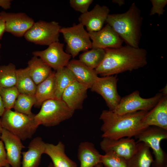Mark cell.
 Returning <instances> with one entry per match:
<instances>
[{"label":"cell","mask_w":167,"mask_h":167,"mask_svg":"<svg viewBox=\"0 0 167 167\" xmlns=\"http://www.w3.org/2000/svg\"><path fill=\"white\" fill-rule=\"evenodd\" d=\"M93 2L92 0H70L69 2L71 7L82 14L88 11V8Z\"/></svg>","instance_id":"obj_33"},{"label":"cell","mask_w":167,"mask_h":167,"mask_svg":"<svg viewBox=\"0 0 167 167\" xmlns=\"http://www.w3.org/2000/svg\"><path fill=\"white\" fill-rule=\"evenodd\" d=\"M19 93L15 86L7 88H0V94L5 110L13 108Z\"/></svg>","instance_id":"obj_31"},{"label":"cell","mask_w":167,"mask_h":167,"mask_svg":"<svg viewBox=\"0 0 167 167\" xmlns=\"http://www.w3.org/2000/svg\"><path fill=\"white\" fill-rule=\"evenodd\" d=\"M0 138L4 144L7 159L10 165L12 167H21L22 150L25 148L21 140L3 128Z\"/></svg>","instance_id":"obj_15"},{"label":"cell","mask_w":167,"mask_h":167,"mask_svg":"<svg viewBox=\"0 0 167 167\" xmlns=\"http://www.w3.org/2000/svg\"><path fill=\"white\" fill-rule=\"evenodd\" d=\"M11 0H0V6L5 10H7L11 7Z\"/></svg>","instance_id":"obj_36"},{"label":"cell","mask_w":167,"mask_h":167,"mask_svg":"<svg viewBox=\"0 0 167 167\" xmlns=\"http://www.w3.org/2000/svg\"><path fill=\"white\" fill-rule=\"evenodd\" d=\"M109 12L107 6L96 4L91 11L80 15L79 23L86 27L88 32L99 31L102 28Z\"/></svg>","instance_id":"obj_16"},{"label":"cell","mask_w":167,"mask_h":167,"mask_svg":"<svg viewBox=\"0 0 167 167\" xmlns=\"http://www.w3.org/2000/svg\"><path fill=\"white\" fill-rule=\"evenodd\" d=\"M66 67L73 73L78 82L87 86L89 88L98 77L95 70L88 67L79 60L70 61Z\"/></svg>","instance_id":"obj_20"},{"label":"cell","mask_w":167,"mask_h":167,"mask_svg":"<svg viewBox=\"0 0 167 167\" xmlns=\"http://www.w3.org/2000/svg\"><path fill=\"white\" fill-rule=\"evenodd\" d=\"M147 126H154L167 130V96H163L157 104L144 117Z\"/></svg>","instance_id":"obj_18"},{"label":"cell","mask_w":167,"mask_h":167,"mask_svg":"<svg viewBox=\"0 0 167 167\" xmlns=\"http://www.w3.org/2000/svg\"><path fill=\"white\" fill-rule=\"evenodd\" d=\"M0 16L5 21V32L18 37L24 36L35 23L32 18L23 12L2 11Z\"/></svg>","instance_id":"obj_12"},{"label":"cell","mask_w":167,"mask_h":167,"mask_svg":"<svg viewBox=\"0 0 167 167\" xmlns=\"http://www.w3.org/2000/svg\"><path fill=\"white\" fill-rule=\"evenodd\" d=\"M142 20L140 10L134 2L125 13L109 14L105 22L127 45L138 48L142 36Z\"/></svg>","instance_id":"obj_3"},{"label":"cell","mask_w":167,"mask_h":167,"mask_svg":"<svg viewBox=\"0 0 167 167\" xmlns=\"http://www.w3.org/2000/svg\"><path fill=\"white\" fill-rule=\"evenodd\" d=\"M89 87L76 80L69 85L64 91L61 99L71 109H82L83 103L86 98Z\"/></svg>","instance_id":"obj_17"},{"label":"cell","mask_w":167,"mask_h":167,"mask_svg":"<svg viewBox=\"0 0 167 167\" xmlns=\"http://www.w3.org/2000/svg\"><path fill=\"white\" fill-rule=\"evenodd\" d=\"M101 155L92 143L88 142H81L78 151L80 167H93L101 163Z\"/></svg>","instance_id":"obj_23"},{"label":"cell","mask_w":167,"mask_h":167,"mask_svg":"<svg viewBox=\"0 0 167 167\" xmlns=\"http://www.w3.org/2000/svg\"><path fill=\"white\" fill-rule=\"evenodd\" d=\"M15 86L20 93L35 95L36 85L30 76L27 67L16 69Z\"/></svg>","instance_id":"obj_27"},{"label":"cell","mask_w":167,"mask_h":167,"mask_svg":"<svg viewBox=\"0 0 167 167\" xmlns=\"http://www.w3.org/2000/svg\"><path fill=\"white\" fill-rule=\"evenodd\" d=\"M93 167H103V165L101 163H100Z\"/></svg>","instance_id":"obj_41"},{"label":"cell","mask_w":167,"mask_h":167,"mask_svg":"<svg viewBox=\"0 0 167 167\" xmlns=\"http://www.w3.org/2000/svg\"><path fill=\"white\" fill-rule=\"evenodd\" d=\"M88 32L92 41V48L105 49L122 46L123 40L108 24L99 31Z\"/></svg>","instance_id":"obj_14"},{"label":"cell","mask_w":167,"mask_h":167,"mask_svg":"<svg viewBox=\"0 0 167 167\" xmlns=\"http://www.w3.org/2000/svg\"><path fill=\"white\" fill-rule=\"evenodd\" d=\"M36 102L35 107L40 108L45 101L56 99L54 72L46 79L36 85L35 94Z\"/></svg>","instance_id":"obj_25"},{"label":"cell","mask_w":167,"mask_h":167,"mask_svg":"<svg viewBox=\"0 0 167 167\" xmlns=\"http://www.w3.org/2000/svg\"><path fill=\"white\" fill-rule=\"evenodd\" d=\"M105 55V49L92 48L81 54L79 60L89 68L95 70L101 63Z\"/></svg>","instance_id":"obj_28"},{"label":"cell","mask_w":167,"mask_h":167,"mask_svg":"<svg viewBox=\"0 0 167 167\" xmlns=\"http://www.w3.org/2000/svg\"><path fill=\"white\" fill-rule=\"evenodd\" d=\"M29 74L37 85L53 73L52 68L39 57L33 56L28 62Z\"/></svg>","instance_id":"obj_24"},{"label":"cell","mask_w":167,"mask_h":167,"mask_svg":"<svg viewBox=\"0 0 167 167\" xmlns=\"http://www.w3.org/2000/svg\"><path fill=\"white\" fill-rule=\"evenodd\" d=\"M167 86H165L161 90L163 96H167Z\"/></svg>","instance_id":"obj_40"},{"label":"cell","mask_w":167,"mask_h":167,"mask_svg":"<svg viewBox=\"0 0 167 167\" xmlns=\"http://www.w3.org/2000/svg\"><path fill=\"white\" fill-rule=\"evenodd\" d=\"M148 112L139 111L119 115L113 111L103 110L99 118L103 122L101 128L102 138L111 139L135 138L148 127L143 121Z\"/></svg>","instance_id":"obj_2"},{"label":"cell","mask_w":167,"mask_h":167,"mask_svg":"<svg viewBox=\"0 0 167 167\" xmlns=\"http://www.w3.org/2000/svg\"><path fill=\"white\" fill-rule=\"evenodd\" d=\"M112 2L118 3L120 6H122L125 4L124 1L122 0H114L112 1Z\"/></svg>","instance_id":"obj_39"},{"label":"cell","mask_w":167,"mask_h":167,"mask_svg":"<svg viewBox=\"0 0 167 167\" xmlns=\"http://www.w3.org/2000/svg\"><path fill=\"white\" fill-rule=\"evenodd\" d=\"M153 161L149 146L144 142L136 143L134 152L127 160L126 167H150Z\"/></svg>","instance_id":"obj_22"},{"label":"cell","mask_w":167,"mask_h":167,"mask_svg":"<svg viewBox=\"0 0 167 167\" xmlns=\"http://www.w3.org/2000/svg\"><path fill=\"white\" fill-rule=\"evenodd\" d=\"M5 32V24L4 20L0 16V40Z\"/></svg>","instance_id":"obj_37"},{"label":"cell","mask_w":167,"mask_h":167,"mask_svg":"<svg viewBox=\"0 0 167 167\" xmlns=\"http://www.w3.org/2000/svg\"><path fill=\"white\" fill-rule=\"evenodd\" d=\"M11 110H5L0 118L2 128L15 135L21 140L31 138L39 126L34 117Z\"/></svg>","instance_id":"obj_4"},{"label":"cell","mask_w":167,"mask_h":167,"mask_svg":"<svg viewBox=\"0 0 167 167\" xmlns=\"http://www.w3.org/2000/svg\"><path fill=\"white\" fill-rule=\"evenodd\" d=\"M60 32L62 34L66 44V51L73 58L81 51H85L92 48V42L89 35L79 23L69 27H63Z\"/></svg>","instance_id":"obj_7"},{"label":"cell","mask_w":167,"mask_h":167,"mask_svg":"<svg viewBox=\"0 0 167 167\" xmlns=\"http://www.w3.org/2000/svg\"><path fill=\"white\" fill-rule=\"evenodd\" d=\"M135 138L137 143H146L152 150L155 159L152 167H167V155L161 147V142L167 139V130L154 126H149L138 135Z\"/></svg>","instance_id":"obj_6"},{"label":"cell","mask_w":167,"mask_h":167,"mask_svg":"<svg viewBox=\"0 0 167 167\" xmlns=\"http://www.w3.org/2000/svg\"><path fill=\"white\" fill-rule=\"evenodd\" d=\"M1 43H0V49L1 48Z\"/></svg>","instance_id":"obj_44"},{"label":"cell","mask_w":167,"mask_h":167,"mask_svg":"<svg viewBox=\"0 0 167 167\" xmlns=\"http://www.w3.org/2000/svg\"><path fill=\"white\" fill-rule=\"evenodd\" d=\"M101 163L103 167H126L127 160L115 154L105 153L101 155Z\"/></svg>","instance_id":"obj_32"},{"label":"cell","mask_w":167,"mask_h":167,"mask_svg":"<svg viewBox=\"0 0 167 167\" xmlns=\"http://www.w3.org/2000/svg\"><path fill=\"white\" fill-rule=\"evenodd\" d=\"M36 102L35 95L19 93L15 101L13 109L16 112L32 116L34 114L32 112V108Z\"/></svg>","instance_id":"obj_29"},{"label":"cell","mask_w":167,"mask_h":167,"mask_svg":"<svg viewBox=\"0 0 167 167\" xmlns=\"http://www.w3.org/2000/svg\"><path fill=\"white\" fill-rule=\"evenodd\" d=\"M61 28L56 21L39 20L34 23L24 36L28 42L36 45L49 46L59 42L60 30Z\"/></svg>","instance_id":"obj_8"},{"label":"cell","mask_w":167,"mask_h":167,"mask_svg":"<svg viewBox=\"0 0 167 167\" xmlns=\"http://www.w3.org/2000/svg\"><path fill=\"white\" fill-rule=\"evenodd\" d=\"M118 80L117 76L113 75L98 77L90 88L102 97L110 111L114 110L121 98L117 91Z\"/></svg>","instance_id":"obj_10"},{"label":"cell","mask_w":167,"mask_h":167,"mask_svg":"<svg viewBox=\"0 0 167 167\" xmlns=\"http://www.w3.org/2000/svg\"><path fill=\"white\" fill-rule=\"evenodd\" d=\"M44 153L51 158L54 167H77L76 163L65 152V146L61 141L56 145L46 143Z\"/></svg>","instance_id":"obj_21"},{"label":"cell","mask_w":167,"mask_h":167,"mask_svg":"<svg viewBox=\"0 0 167 167\" xmlns=\"http://www.w3.org/2000/svg\"><path fill=\"white\" fill-rule=\"evenodd\" d=\"M5 110L0 94V116L1 117Z\"/></svg>","instance_id":"obj_38"},{"label":"cell","mask_w":167,"mask_h":167,"mask_svg":"<svg viewBox=\"0 0 167 167\" xmlns=\"http://www.w3.org/2000/svg\"><path fill=\"white\" fill-rule=\"evenodd\" d=\"M64 44L55 42L49 45L46 49L35 51L32 53L34 56L41 58L46 64L55 70L66 67L71 56L63 50Z\"/></svg>","instance_id":"obj_11"},{"label":"cell","mask_w":167,"mask_h":167,"mask_svg":"<svg viewBox=\"0 0 167 167\" xmlns=\"http://www.w3.org/2000/svg\"><path fill=\"white\" fill-rule=\"evenodd\" d=\"M16 69L15 65L11 63L0 66V88L15 86Z\"/></svg>","instance_id":"obj_30"},{"label":"cell","mask_w":167,"mask_h":167,"mask_svg":"<svg viewBox=\"0 0 167 167\" xmlns=\"http://www.w3.org/2000/svg\"><path fill=\"white\" fill-rule=\"evenodd\" d=\"M105 55L95 70L102 77L113 75L143 67L147 64V52L144 49L129 45L105 49Z\"/></svg>","instance_id":"obj_1"},{"label":"cell","mask_w":167,"mask_h":167,"mask_svg":"<svg viewBox=\"0 0 167 167\" xmlns=\"http://www.w3.org/2000/svg\"><path fill=\"white\" fill-rule=\"evenodd\" d=\"M163 96L162 94L159 93L151 98H144L140 96L139 91L136 90L121 98L113 111L119 115L139 111H148L157 104Z\"/></svg>","instance_id":"obj_9"},{"label":"cell","mask_w":167,"mask_h":167,"mask_svg":"<svg viewBox=\"0 0 167 167\" xmlns=\"http://www.w3.org/2000/svg\"><path fill=\"white\" fill-rule=\"evenodd\" d=\"M39 112L34 119L38 126H54L71 118L75 111L70 108L62 99L47 100L43 103Z\"/></svg>","instance_id":"obj_5"},{"label":"cell","mask_w":167,"mask_h":167,"mask_svg":"<svg viewBox=\"0 0 167 167\" xmlns=\"http://www.w3.org/2000/svg\"><path fill=\"white\" fill-rule=\"evenodd\" d=\"M46 143L40 137L32 139L29 143L28 149L22 152L23 160L22 167H37L44 153Z\"/></svg>","instance_id":"obj_19"},{"label":"cell","mask_w":167,"mask_h":167,"mask_svg":"<svg viewBox=\"0 0 167 167\" xmlns=\"http://www.w3.org/2000/svg\"><path fill=\"white\" fill-rule=\"evenodd\" d=\"M48 167H54V166L52 163H49V165H48Z\"/></svg>","instance_id":"obj_43"},{"label":"cell","mask_w":167,"mask_h":167,"mask_svg":"<svg viewBox=\"0 0 167 167\" xmlns=\"http://www.w3.org/2000/svg\"><path fill=\"white\" fill-rule=\"evenodd\" d=\"M152 5L149 15H152L157 14L159 16L163 15L165 10V7L167 4V0H151Z\"/></svg>","instance_id":"obj_34"},{"label":"cell","mask_w":167,"mask_h":167,"mask_svg":"<svg viewBox=\"0 0 167 167\" xmlns=\"http://www.w3.org/2000/svg\"><path fill=\"white\" fill-rule=\"evenodd\" d=\"M2 125H1V119H0V138L1 133V131H2Z\"/></svg>","instance_id":"obj_42"},{"label":"cell","mask_w":167,"mask_h":167,"mask_svg":"<svg viewBox=\"0 0 167 167\" xmlns=\"http://www.w3.org/2000/svg\"><path fill=\"white\" fill-rule=\"evenodd\" d=\"M136 145L134 139L127 137L118 139L104 138L100 143L101 148L105 153H114L127 160L133 155Z\"/></svg>","instance_id":"obj_13"},{"label":"cell","mask_w":167,"mask_h":167,"mask_svg":"<svg viewBox=\"0 0 167 167\" xmlns=\"http://www.w3.org/2000/svg\"><path fill=\"white\" fill-rule=\"evenodd\" d=\"M3 142L0 140V167H10Z\"/></svg>","instance_id":"obj_35"},{"label":"cell","mask_w":167,"mask_h":167,"mask_svg":"<svg viewBox=\"0 0 167 167\" xmlns=\"http://www.w3.org/2000/svg\"><path fill=\"white\" fill-rule=\"evenodd\" d=\"M54 77L55 98L61 99L65 90L76 80L73 73L66 66L56 70Z\"/></svg>","instance_id":"obj_26"}]
</instances>
